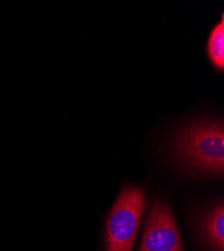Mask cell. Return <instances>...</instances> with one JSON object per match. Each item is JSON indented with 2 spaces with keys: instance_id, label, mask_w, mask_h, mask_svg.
I'll use <instances>...</instances> for the list:
<instances>
[{
  "instance_id": "cell-4",
  "label": "cell",
  "mask_w": 224,
  "mask_h": 251,
  "mask_svg": "<svg viewBox=\"0 0 224 251\" xmlns=\"http://www.w3.org/2000/svg\"><path fill=\"white\" fill-rule=\"evenodd\" d=\"M200 229L213 251H224V204L222 200L201 217Z\"/></svg>"
},
{
  "instance_id": "cell-3",
  "label": "cell",
  "mask_w": 224,
  "mask_h": 251,
  "mask_svg": "<svg viewBox=\"0 0 224 251\" xmlns=\"http://www.w3.org/2000/svg\"><path fill=\"white\" fill-rule=\"evenodd\" d=\"M139 251H184L172 207L164 200L152 203Z\"/></svg>"
},
{
  "instance_id": "cell-5",
  "label": "cell",
  "mask_w": 224,
  "mask_h": 251,
  "mask_svg": "<svg viewBox=\"0 0 224 251\" xmlns=\"http://www.w3.org/2000/svg\"><path fill=\"white\" fill-rule=\"evenodd\" d=\"M205 53L214 71L222 73L224 71V13L208 33Z\"/></svg>"
},
{
  "instance_id": "cell-2",
  "label": "cell",
  "mask_w": 224,
  "mask_h": 251,
  "mask_svg": "<svg viewBox=\"0 0 224 251\" xmlns=\"http://www.w3.org/2000/svg\"><path fill=\"white\" fill-rule=\"evenodd\" d=\"M147 206L143 187L125 185L108 215L106 251H132Z\"/></svg>"
},
{
  "instance_id": "cell-1",
  "label": "cell",
  "mask_w": 224,
  "mask_h": 251,
  "mask_svg": "<svg viewBox=\"0 0 224 251\" xmlns=\"http://www.w3.org/2000/svg\"><path fill=\"white\" fill-rule=\"evenodd\" d=\"M176 161L197 176L219 177L224 172L222 119L201 118L182 126L172 141Z\"/></svg>"
}]
</instances>
